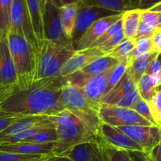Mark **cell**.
I'll return each instance as SVG.
<instances>
[{
  "label": "cell",
  "instance_id": "6da1fadb",
  "mask_svg": "<svg viewBox=\"0 0 161 161\" xmlns=\"http://www.w3.org/2000/svg\"><path fill=\"white\" fill-rule=\"evenodd\" d=\"M64 77L17 82L10 86L0 103V111L21 115H55L65 110L62 91Z\"/></svg>",
  "mask_w": 161,
  "mask_h": 161
},
{
  "label": "cell",
  "instance_id": "7a4b0ae2",
  "mask_svg": "<svg viewBox=\"0 0 161 161\" xmlns=\"http://www.w3.org/2000/svg\"><path fill=\"white\" fill-rule=\"evenodd\" d=\"M76 50L72 44H62L44 39L36 49L33 80L55 77Z\"/></svg>",
  "mask_w": 161,
  "mask_h": 161
},
{
  "label": "cell",
  "instance_id": "3957f363",
  "mask_svg": "<svg viewBox=\"0 0 161 161\" xmlns=\"http://www.w3.org/2000/svg\"><path fill=\"white\" fill-rule=\"evenodd\" d=\"M62 103L65 110L74 114L98 137L99 129L103 123L100 117V103L89 100L81 88L69 84L63 86Z\"/></svg>",
  "mask_w": 161,
  "mask_h": 161
},
{
  "label": "cell",
  "instance_id": "277c9868",
  "mask_svg": "<svg viewBox=\"0 0 161 161\" xmlns=\"http://www.w3.org/2000/svg\"><path fill=\"white\" fill-rule=\"evenodd\" d=\"M55 128L58 141L55 144L53 155H61L75 145L98 139L80 119L67 110L55 114Z\"/></svg>",
  "mask_w": 161,
  "mask_h": 161
},
{
  "label": "cell",
  "instance_id": "5b68a950",
  "mask_svg": "<svg viewBox=\"0 0 161 161\" xmlns=\"http://www.w3.org/2000/svg\"><path fill=\"white\" fill-rule=\"evenodd\" d=\"M8 47L18 74V82L33 80L36 49L21 35L9 30Z\"/></svg>",
  "mask_w": 161,
  "mask_h": 161
},
{
  "label": "cell",
  "instance_id": "8992f818",
  "mask_svg": "<svg viewBox=\"0 0 161 161\" xmlns=\"http://www.w3.org/2000/svg\"><path fill=\"white\" fill-rule=\"evenodd\" d=\"M100 117L103 123L114 127L125 126H156L130 108L101 103Z\"/></svg>",
  "mask_w": 161,
  "mask_h": 161
},
{
  "label": "cell",
  "instance_id": "52a82bcc",
  "mask_svg": "<svg viewBox=\"0 0 161 161\" xmlns=\"http://www.w3.org/2000/svg\"><path fill=\"white\" fill-rule=\"evenodd\" d=\"M9 30L25 38L35 49L38 47V42L34 33L26 0H13Z\"/></svg>",
  "mask_w": 161,
  "mask_h": 161
},
{
  "label": "cell",
  "instance_id": "ba28073f",
  "mask_svg": "<svg viewBox=\"0 0 161 161\" xmlns=\"http://www.w3.org/2000/svg\"><path fill=\"white\" fill-rule=\"evenodd\" d=\"M121 13L107 10L102 7L85 5L82 3L79 2L77 3V14L76 18L75 26L71 37V42L74 47L78 42L80 37L82 36L83 34L93 23L101 18L112 16Z\"/></svg>",
  "mask_w": 161,
  "mask_h": 161
},
{
  "label": "cell",
  "instance_id": "9c48e42d",
  "mask_svg": "<svg viewBox=\"0 0 161 161\" xmlns=\"http://www.w3.org/2000/svg\"><path fill=\"white\" fill-rule=\"evenodd\" d=\"M43 25L44 39L62 44H72L63 31L59 7L49 1H46L43 9Z\"/></svg>",
  "mask_w": 161,
  "mask_h": 161
},
{
  "label": "cell",
  "instance_id": "30bf717a",
  "mask_svg": "<svg viewBox=\"0 0 161 161\" xmlns=\"http://www.w3.org/2000/svg\"><path fill=\"white\" fill-rule=\"evenodd\" d=\"M119 63V61L117 58L105 55L89 63L80 70L76 71L67 77H64L66 84L74 85L81 88L84 83L89 78L103 74Z\"/></svg>",
  "mask_w": 161,
  "mask_h": 161
},
{
  "label": "cell",
  "instance_id": "8fae6325",
  "mask_svg": "<svg viewBox=\"0 0 161 161\" xmlns=\"http://www.w3.org/2000/svg\"><path fill=\"white\" fill-rule=\"evenodd\" d=\"M98 138L102 143L114 148L131 153H142V147L118 128L102 123L98 132Z\"/></svg>",
  "mask_w": 161,
  "mask_h": 161
},
{
  "label": "cell",
  "instance_id": "7c38bea8",
  "mask_svg": "<svg viewBox=\"0 0 161 161\" xmlns=\"http://www.w3.org/2000/svg\"><path fill=\"white\" fill-rule=\"evenodd\" d=\"M118 129L129 136L147 153L161 142V127L159 126H125Z\"/></svg>",
  "mask_w": 161,
  "mask_h": 161
},
{
  "label": "cell",
  "instance_id": "4fadbf2b",
  "mask_svg": "<svg viewBox=\"0 0 161 161\" xmlns=\"http://www.w3.org/2000/svg\"><path fill=\"white\" fill-rule=\"evenodd\" d=\"M60 156H67L73 161H110L99 138L75 145Z\"/></svg>",
  "mask_w": 161,
  "mask_h": 161
},
{
  "label": "cell",
  "instance_id": "5bb4252c",
  "mask_svg": "<svg viewBox=\"0 0 161 161\" xmlns=\"http://www.w3.org/2000/svg\"><path fill=\"white\" fill-rule=\"evenodd\" d=\"M103 55H105V53L100 47H89L85 50L76 51L73 56L62 67L58 76L67 77Z\"/></svg>",
  "mask_w": 161,
  "mask_h": 161
},
{
  "label": "cell",
  "instance_id": "9a60e30c",
  "mask_svg": "<svg viewBox=\"0 0 161 161\" xmlns=\"http://www.w3.org/2000/svg\"><path fill=\"white\" fill-rule=\"evenodd\" d=\"M18 82V74L8 47L7 35H0V86H11Z\"/></svg>",
  "mask_w": 161,
  "mask_h": 161
},
{
  "label": "cell",
  "instance_id": "2e32d148",
  "mask_svg": "<svg viewBox=\"0 0 161 161\" xmlns=\"http://www.w3.org/2000/svg\"><path fill=\"white\" fill-rule=\"evenodd\" d=\"M122 15L123 13L106 17L93 23L80 37L78 42L74 46V49L76 51H81L90 47L94 41L97 40L110 26L122 18Z\"/></svg>",
  "mask_w": 161,
  "mask_h": 161
},
{
  "label": "cell",
  "instance_id": "e0dca14e",
  "mask_svg": "<svg viewBox=\"0 0 161 161\" xmlns=\"http://www.w3.org/2000/svg\"><path fill=\"white\" fill-rule=\"evenodd\" d=\"M51 125H55V115L23 116L0 133V140L35 126Z\"/></svg>",
  "mask_w": 161,
  "mask_h": 161
},
{
  "label": "cell",
  "instance_id": "ac0fdd59",
  "mask_svg": "<svg viewBox=\"0 0 161 161\" xmlns=\"http://www.w3.org/2000/svg\"><path fill=\"white\" fill-rule=\"evenodd\" d=\"M137 89V83L133 78L129 69L126 71L115 86L100 100L101 103L115 105L118 101Z\"/></svg>",
  "mask_w": 161,
  "mask_h": 161
},
{
  "label": "cell",
  "instance_id": "d6986e66",
  "mask_svg": "<svg viewBox=\"0 0 161 161\" xmlns=\"http://www.w3.org/2000/svg\"><path fill=\"white\" fill-rule=\"evenodd\" d=\"M55 143L34 144L29 142H18L5 144L0 145V152L28 155H52Z\"/></svg>",
  "mask_w": 161,
  "mask_h": 161
},
{
  "label": "cell",
  "instance_id": "ffe728a7",
  "mask_svg": "<svg viewBox=\"0 0 161 161\" xmlns=\"http://www.w3.org/2000/svg\"><path fill=\"white\" fill-rule=\"evenodd\" d=\"M114 67L111 68L100 75L91 77L84 83L81 89L89 100L97 103H100V100L105 95L109 77Z\"/></svg>",
  "mask_w": 161,
  "mask_h": 161
},
{
  "label": "cell",
  "instance_id": "44dd1931",
  "mask_svg": "<svg viewBox=\"0 0 161 161\" xmlns=\"http://www.w3.org/2000/svg\"><path fill=\"white\" fill-rule=\"evenodd\" d=\"M32 28L37 42H40L44 39V25H43V10L40 0H26Z\"/></svg>",
  "mask_w": 161,
  "mask_h": 161
},
{
  "label": "cell",
  "instance_id": "7402d4cb",
  "mask_svg": "<svg viewBox=\"0 0 161 161\" xmlns=\"http://www.w3.org/2000/svg\"><path fill=\"white\" fill-rule=\"evenodd\" d=\"M141 21V10H126L122 15V29L126 38L134 39Z\"/></svg>",
  "mask_w": 161,
  "mask_h": 161
},
{
  "label": "cell",
  "instance_id": "603a6c76",
  "mask_svg": "<svg viewBox=\"0 0 161 161\" xmlns=\"http://www.w3.org/2000/svg\"><path fill=\"white\" fill-rule=\"evenodd\" d=\"M59 12L63 31L71 40L77 14V3L62 6L59 7Z\"/></svg>",
  "mask_w": 161,
  "mask_h": 161
},
{
  "label": "cell",
  "instance_id": "cb8c5ba5",
  "mask_svg": "<svg viewBox=\"0 0 161 161\" xmlns=\"http://www.w3.org/2000/svg\"><path fill=\"white\" fill-rule=\"evenodd\" d=\"M158 54L159 53L157 52H148L137 58L130 65L128 69L130 71L131 75L136 83H137L142 76L145 74V71L148 69L150 63L157 56Z\"/></svg>",
  "mask_w": 161,
  "mask_h": 161
},
{
  "label": "cell",
  "instance_id": "d4e9b609",
  "mask_svg": "<svg viewBox=\"0 0 161 161\" xmlns=\"http://www.w3.org/2000/svg\"><path fill=\"white\" fill-rule=\"evenodd\" d=\"M80 2L85 5L102 7L118 13L131 10L130 0H80Z\"/></svg>",
  "mask_w": 161,
  "mask_h": 161
},
{
  "label": "cell",
  "instance_id": "484cf974",
  "mask_svg": "<svg viewBox=\"0 0 161 161\" xmlns=\"http://www.w3.org/2000/svg\"><path fill=\"white\" fill-rule=\"evenodd\" d=\"M137 88L140 97L148 103L157 91L160 89V86L151 76L144 74L137 81Z\"/></svg>",
  "mask_w": 161,
  "mask_h": 161
},
{
  "label": "cell",
  "instance_id": "4316f807",
  "mask_svg": "<svg viewBox=\"0 0 161 161\" xmlns=\"http://www.w3.org/2000/svg\"><path fill=\"white\" fill-rule=\"evenodd\" d=\"M58 137L55 126L48 127L39 131L32 137L25 139L21 142H29L34 144H47L58 142Z\"/></svg>",
  "mask_w": 161,
  "mask_h": 161
},
{
  "label": "cell",
  "instance_id": "83f0119b",
  "mask_svg": "<svg viewBox=\"0 0 161 161\" xmlns=\"http://www.w3.org/2000/svg\"><path fill=\"white\" fill-rule=\"evenodd\" d=\"M134 48H135V40L126 38L119 45L110 51L107 55L114 57L121 62L128 59V56Z\"/></svg>",
  "mask_w": 161,
  "mask_h": 161
},
{
  "label": "cell",
  "instance_id": "f1b7e54d",
  "mask_svg": "<svg viewBox=\"0 0 161 161\" xmlns=\"http://www.w3.org/2000/svg\"><path fill=\"white\" fill-rule=\"evenodd\" d=\"M13 0H0V35H7L10 27V11Z\"/></svg>",
  "mask_w": 161,
  "mask_h": 161
},
{
  "label": "cell",
  "instance_id": "f546056e",
  "mask_svg": "<svg viewBox=\"0 0 161 161\" xmlns=\"http://www.w3.org/2000/svg\"><path fill=\"white\" fill-rule=\"evenodd\" d=\"M129 66V61H128V59H126L123 60V61L119 62V64L116 65V66L113 68L112 72H111V75H110L109 80H108V86H107L105 95H106L107 93H108V92L117 85V83L121 80V78H122L123 76L124 75L126 71L127 70ZM104 96H103V97H104Z\"/></svg>",
  "mask_w": 161,
  "mask_h": 161
},
{
  "label": "cell",
  "instance_id": "4dcf8cb0",
  "mask_svg": "<svg viewBox=\"0 0 161 161\" xmlns=\"http://www.w3.org/2000/svg\"><path fill=\"white\" fill-rule=\"evenodd\" d=\"M48 155H28L0 152V161H41Z\"/></svg>",
  "mask_w": 161,
  "mask_h": 161
},
{
  "label": "cell",
  "instance_id": "1f68e13d",
  "mask_svg": "<svg viewBox=\"0 0 161 161\" xmlns=\"http://www.w3.org/2000/svg\"><path fill=\"white\" fill-rule=\"evenodd\" d=\"M103 145L104 146L105 151L108 154L110 161H137L136 160L135 157L132 156L131 152L117 149L113 147L108 146L103 143Z\"/></svg>",
  "mask_w": 161,
  "mask_h": 161
},
{
  "label": "cell",
  "instance_id": "d6a6232c",
  "mask_svg": "<svg viewBox=\"0 0 161 161\" xmlns=\"http://www.w3.org/2000/svg\"><path fill=\"white\" fill-rule=\"evenodd\" d=\"M131 108L134 109L135 111H137L140 115H142V117L145 118V119L149 121L150 123H153V125L159 126V125H157V123H156V121L154 120V119H153V114H152L148 103L145 101V100H143L141 97L136 100V102L134 103V105H133Z\"/></svg>",
  "mask_w": 161,
  "mask_h": 161
},
{
  "label": "cell",
  "instance_id": "836d02e7",
  "mask_svg": "<svg viewBox=\"0 0 161 161\" xmlns=\"http://www.w3.org/2000/svg\"><path fill=\"white\" fill-rule=\"evenodd\" d=\"M120 29H122V18L116 21L115 23H114L112 25L110 26L97 40L94 41L90 47H98L101 46L105 41H107L108 39L113 36L115 33H117Z\"/></svg>",
  "mask_w": 161,
  "mask_h": 161
},
{
  "label": "cell",
  "instance_id": "e575fe53",
  "mask_svg": "<svg viewBox=\"0 0 161 161\" xmlns=\"http://www.w3.org/2000/svg\"><path fill=\"white\" fill-rule=\"evenodd\" d=\"M148 105L153 119L159 126L161 123V89L157 91L153 99L148 102Z\"/></svg>",
  "mask_w": 161,
  "mask_h": 161
},
{
  "label": "cell",
  "instance_id": "d590c367",
  "mask_svg": "<svg viewBox=\"0 0 161 161\" xmlns=\"http://www.w3.org/2000/svg\"><path fill=\"white\" fill-rule=\"evenodd\" d=\"M124 39H126V37H125L124 33H123V29H120L117 33L114 34L113 36H111V38L108 39V40H107V41H105L101 46H100V47H100V48L104 52L105 55H107L110 51H111L113 48H114L116 46L119 45Z\"/></svg>",
  "mask_w": 161,
  "mask_h": 161
},
{
  "label": "cell",
  "instance_id": "8d00e7d4",
  "mask_svg": "<svg viewBox=\"0 0 161 161\" xmlns=\"http://www.w3.org/2000/svg\"><path fill=\"white\" fill-rule=\"evenodd\" d=\"M23 116L25 115L11 114V113L0 111V133L7 129L12 123H14L15 121L19 119L20 118L23 117Z\"/></svg>",
  "mask_w": 161,
  "mask_h": 161
},
{
  "label": "cell",
  "instance_id": "74e56055",
  "mask_svg": "<svg viewBox=\"0 0 161 161\" xmlns=\"http://www.w3.org/2000/svg\"><path fill=\"white\" fill-rule=\"evenodd\" d=\"M158 13L148 10H141V21L150 27L158 29Z\"/></svg>",
  "mask_w": 161,
  "mask_h": 161
},
{
  "label": "cell",
  "instance_id": "f35d334b",
  "mask_svg": "<svg viewBox=\"0 0 161 161\" xmlns=\"http://www.w3.org/2000/svg\"><path fill=\"white\" fill-rule=\"evenodd\" d=\"M135 40V48L142 53L152 52L153 41L152 37H140Z\"/></svg>",
  "mask_w": 161,
  "mask_h": 161
},
{
  "label": "cell",
  "instance_id": "ab89813d",
  "mask_svg": "<svg viewBox=\"0 0 161 161\" xmlns=\"http://www.w3.org/2000/svg\"><path fill=\"white\" fill-rule=\"evenodd\" d=\"M145 161H161V142L148 153H143Z\"/></svg>",
  "mask_w": 161,
  "mask_h": 161
},
{
  "label": "cell",
  "instance_id": "60d3db41",
  "mask_svg": "<svg viewBox=\"0 0 161 161\" xmlns=\"http://www.w3.org/2000/svg\"><path fill=\"white\" fill-rule=\"evenodd\" d=\"M156 30V29L150 27L142 21H140V24L137 28V33H136L134 39H137L140 38V37H152Z\"/></svg>",
  "mask_w": 161,
  "mask_h": 161
},
{
  "label": "cell",
  "instance_id": "b9f144b4",
  "mask_svg": "<svg viewBox=\"0 0 161 161\" xmlns=\"http://www.w3.org/2000/svg\"><path fill=\"white\" fill-rule=\"evenodd\" d=\"M159 3H161V0H137L134 5V9L141 10H148Z\"/></svg>",
  "mask_w": 161,
  "mask_h": 161
},
{
  "label": "cell",
  "instance_id": "7bdbcfd3",
  "mask_svg": "<svg viewBox=\"0 0 161 161\" xmlns=\"http://www.w3.org/2000/svg\"><path fill=\"white\" fill-rule=\"evenodd\" d=\"M153 47L152 52L160 53L161 52V29H156L152 36Z\"/></svg>",
  "mask_w": 161,
  "mask_h": 161
},
{
  "label": "cell",
  "instance_id": "ee69618b",
  "mask_svg": "<svg viewBox=\"0 0 161 161\" xmlns=\"http://www.w3.org/2000/svg\"><path fill=\"white\" fill-rule=\"evenodd\" d=\"M45 161H73L67 156H60V155H48L44 159Z\"/></svg>",
  "mask_w": 161,
  "mask_h": 161
},
{
  "label": "cell",
  "instance_id": "f6af8a7d",
  "mask_svg": "<svg viewBox=\"0 0 161 161\" xmlns=\"http://www.w3.org/2000/svg\"><path fill=\"white\" fill-rule=\"evenodd\" d=\"M148 10H150V11L156 12V13H161V3L153 6V7L148 9Z\"/></svg>",
  "mask_w": 161,
  "mask_h": 161
},
{
  "label": "cell",
  "instance_id": "bcb514c9",
  "mask_svg": "<svg viewBox=\"0 0 161 161\" xmlns=\"http://www.w3.org/2000/svg\"><path fill=\"white\" fill-rule=\"evenodd\" d=\"M61 1L62 5H69V4H73V3H78L80 0H60Z\"/></svg>",
  "mask_w": 161,
  "mask_h": 161
},
{
  "label": "cell",
  "instance_id": "7dc6e473",
  "mask_svg": "<svg viewBox=\"0 0 161 161\" xmlns=\"http://www.w3.org/2000/svg\"><path fill=\"white\" fill-rule=\"evenodd\" d=\"M47 1H49V2L52 3L53 4H55L56 7H61L62 6V3H61V1L60 0H47Z\"/></svg>",
  "mask_w": 161,
  "mask_h": 161
},
{
  "label": "cell",
  "instance_id": "c3c4849f",
  "mask_svg": "<svg viewBox=\"0 0 161 161\" xmlns=\"http://www.w3.org/2000/svg\"><path fill=\"white\" fill-rule=\"evenodd\" d=\"M158 29H161V13H158Z\"/></svg>",
  "mask_w": 161,
  "mask_h": 161
},
{
  "label": "cell",
  "instance_id": "681fc988",
  "mask_svg": "<svg viewBox=\"0 0 161 161\" xmlns=\"http://www.w3.org/2000/svg\"><path fill=\"white\" fill-rule=\"evenodd\" d=\"M46 1H47V0H40V5H41V7H42V10L44 9V5H45V3H46Z\"/></svg>",
  "mask_w": 161,
  "mask_h": 161
},
{
  "label": "cell",
  "instance_id": "f907efd6",
  "mask_svg": "<svg viewBox=\"0 0 161 161\" xmlns=\"http://www.w3.org/2000/svg\"><path fill=\"white\" fill-rule=\"evenodd\" d=\"M157 58H158V59H159V63H160V65H161V53H159V54H158Z\"/></svg>",
  "mask_w": 161,
  "mask_h": 161
},
{
  "label": "cell",
  "instance_id": "816d5d0a",
  "mask_svg": "<svg viewBox=\"0 0 161 161\" xmlns=\"http://www.w3.org/2000/svg\"><path fill=\"white\" fill-rule=\"evenodd\" d=\"M141 156H140V159H141V161H145V159H144V157H143V153H141Z\"/></svg>",
  "mask_w": 161,
  "mask_h": 161
},
{
  "label": "cell",
  "instance_id": "f5cc1de1",
  "mask_svg": "<svg viewBox=\"0 0 161 161\" xmlns=\"http://www.w3.org/2000/svg\"><path fill=\"white\" fill-rule=\"evenodd\" d=\"M41 161H45V160H44V159H43V160H41Z\"/></svg>",
  "mask_w": 161,
  "mask_h": 161
},
{
  "label": "cell",
  "instance_id": "db71d44e",
  "mask_svg": "<svg viewBox=\"0 0 161 161\" xmlns=\"http://www.w3.org/2000/svg\"><path fill=\"white\" fill-rule=\"evenodd\" d=\"M159 126H161V123H160V125H159Z\"/></svg>",
  "mask_w": 161,
  "mask_h": 161
},
{
  "label": "cell",
  "instance_id": "11a10c76",
  "mask_svg": "<svg viewBox=\"0 0 161 161\" xmlns=\"http://www.w3.org/2000/svg\"><path fill=\"white\" fill-rule=\"evenodd\" d=\"M160 126V127H161V126Z\"/></svg>",
  "mask_w": 161,
  "mask_h": 161
},
{
  "label": "cell",
  "instance_id": "9f6ffc18",
  "mask_svg": "<svg viewBox=\"0 0 161 161\" xmlns=\"http://www.w3.org/2000/svg\"><path fill=\"white\" fill-rule=\"evenodd\" d=\"M160 53H161V52H160Z\"/></svg>",
  "mask_w": 161,
  "mask_h": 161
}]
</instances>
